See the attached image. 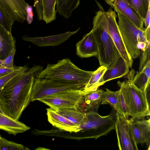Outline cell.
<instances>
[{
    "label": "cell",
    "mask_w": 150,
    "mask_h": 150,
    "mask_svg": "<svg viewBox=\"0 0 150 150\" xmlns=\"http://www.w3.org/2000/svg\"><path fill=\"white\" fill-rule=\"evenodd\" d=\"M43 69L40 65L28 66L4 86L0 95V108L5 114L18 120L30 101L36 76Z\"/></svg>",
    "instance_id": "obj_1"
},
{
    "label": "cell",
    "mask_w": 150,
    "mask_h": 150,
    "mask_svg": "<svg viewBox=\"0 0 150 150\" xmlns=\"http://www.w3.org/2000/svg\"><path fill=\"white\" fill-rule=\"evenodd\" d=\"M96 2L100 9L96 13L93 18V27L90 32L97 45L100 65L108 68L120 55L108 31L106 12Z\"/></svg>",
    "instance_id": "obj_2"
},
{
    "label": "cell",
    "mask_w": 150,
    "mask_h": 150,
    "mask_svg": "<svg viewBox=\"0 0 150 150\" xmlns=\"http://www.w3.org/2000/svg\"><path fill=\"white\" fill-rule=\"evenodd\" d=\"M93 71L80 69L67 58L59 60L55 64H48L46 68L36 77L79 84L85 87Z\"/></svg>",
    "instance_id": "obj_3"
},
{
    "label": "cell",
    "mask_w": 150,
    "mask_h": 150,
    "mask_svg": "<svg viewBox=\"0 0 150 150\" xmlns=\"http://www.w3.org/2000/svg\"><path fill=\"white\" fill-rule=\"evenodd\" d=\"M107 4L117 14L118 28L127 52L132 59L137 58L140 54V50L145 49L150 44L146 39L144 30L138 28L114 5Z\"/></svg>",
    "instance_id": "obj_4"
},
{
    "label": "cell",
    "mask_w": 150,
    "mask_h": 150,
    "mask_svg": "<svg viewBox=\"0 0 150 150\" xmlns=\"http://www.w3.org/2000/svg\"><path fill=\"white\" fill-rule=\"evenodd\" d=\"M135 74L132 69L127 74V80L118 81L117 84L127 106L129 116L134 120L144 119L150 115L149 105L144 92L137 88L133 80Z\"/></svg>",
    "instance_id": "obj_5"
},
{
    "label": "cell",
    "mask_w": 150,
    "mask_h": 150,
    "mask_svg": "<svg viewBox=\"0 0 150 150\" xmlns=\"http://www.w3.org/2000/svg\"><path fill=\"white\" fill-rule=\"evenodd\" d=\"M115 120L112 115L103 116L94 111L86 112L85 117L79 126L80 131L85 133L82 138L96 139L106 135L115 129Z\"/></svg>",
    "instance_id": "obj_6"
},
{
    "label": "cell",
    "mask_w": 150,
    "mask_h": 150,
    "mask_svg": "<svg viewBox=\"0 0 150 150\" xmlns=\"http://www.w3.org/2000/svg\"><path fill=\"white\" fill-rule=\"evenodd\" d=\"M84 87L79 84L36 77L33 86L30 101L39 100L48 96L62 92L83 90Z\"/></svg>",
    "instance_id": "obj_7"
},
{
    "label": "cell",
    "mask_w": 150,
    "mask_h": 150,
    "mask_svg": "<svg viewBox=\"0 0 150 150\" xmlns=\"http://www.w3.org/2000/svg\"><path fill=\"white\" fill-rule=\"evenodd\" d=\"M82 90L69 91L52 94L40 99L39 101L54 110L60 108L73 107L83 110L84 95L82 93Z\"/></svg>",
    "instance_id": "obj_8"
},
{
    "label": "cell",
    "mask_w": 150,
    "mask_h": 150,
    "mask_svg": "<svg viewBox=\"0 0 150 150\" xmlns=\"http://www.w3.org/2000/svg\"><path fill=\"white\" fill-rule=\"evenodd\" d=\"M115 120L118 145L120 150H138L134 140L130 119L125 118L117 112Z\"/></svg>",
    "instance_id": "obj_9"
},
{
    "label": "cell",
    "mask_w": 150,
    "mask_h": 150,
    "mask_svg": "<svg viewBox=\"0 0 150 150\" xmlns=\"http://www.w3.org/2000/svg\"><path fill=\"white\" fill-rule=\"evenodd\" d=\"M107 30L120 55L123 58L129 68H131L133 60L125 46L116 21L117 16L115 11L110 8L106 11Z\"/></svg>",
    "instance_id": "obj_10"
},
{
    "label": "cell",
    "mask_w": 150,
    "mask_h": 150,
    "mask_svg": "<svg viewBox=\"0 0 150 150\" xmlns=\"http://www.w3.org/2000/svg\"><path fill=\"white\" fill-rule=\"evenodd\" d=\"M0 4L14 22L23 23L27 19L29 6L24 0H0Z\"/></svg>",
    "instance_id": "obj_11"
},
{
    "label": "cell",
    "mask_w": 150,
    "mask_h": 150,
    "mask_svg": "<svg viewBox=\"0 0 150 150\" xmlns=\"http://www.w3.org/2000/svg\"><path fill=\"white\" fill-rule=\"evenodd\" d=\"M80 29V28H79L74 31H68L58 35L45 37H32L23 35L22 38L24 40L31 42L39 47L54 46L63 43Z\"/></svg>",
    "instance_id": "obj_12"
},
{
    "label": "cell",
    "mask_w": 150,
    "mask_h": 150,
    "mask_svg": "<svg viewBox=\"0 0 150 150\" xmlns=\"http://www.w3.org/2000/svg\"><path fill=\"white\" fill-rule=\"evenodd\" d=\"M133 136L137 144L146 143L148 148L150 145V119L134 120L130 119Z\"/></svg>",
    "instance_id": "obj_13"
},
{
    "label": "cell",
    "mask_w": 150,
    "mask_h": 150,
    "mask_svg": "<svg viewBox=\"0 0 150 150\" xmlns=\"http://www.w3.org/2000/svg\"><path fill=\"white\" fill-rule=\"evenodd\" d=\"M46 110L48 120L53 126L70 133L80 131L79 126L76 125L54 110L51 108H47Z\"/></svg>",
    "instance_id": "obj_14"
},
{
    "label": "cell",
    "mask_w": 150,
    "mask_h": 150,
    "mask_svg": "<svg viewBox=\"0 0 150 150\" xmlns=\"http://www.w3.org/2000/svg\"><path fill=\"white\" fill-rule=\"evenodd\" d=\"M76 53L81 58L97 56L98 50L96 43L90 31L76 44Z\"/></svg>",
    "instance_id": "obj_15"
},
{
    "label": "cell",
    "mask_w": 150,
    "mask_h": 150,
    "mask_svg": "<svg viewBox=\"0 0 150 150\" xmlns=\"http://www.w3.org/2000/svg\"><path fill=\"white\" fill-rule=\"evenodd\" d=\"M129 67L120 55L107 69L103 77L104 83L112 80L122 77L129 72Z\"/></svg>",
    "instance_id": "obj_16"
},
{
    "label": "cell",
    "mask_w": 150,
    "mask_h": 150,
    "mask_svg": "<svg viewBox=\"0 0 150 150\" xmlns=\"http://www.w3.org/2000/svg\"><path fill=\"white\" fill-rule=\"evenodd\" d=\"M30 127L18 120H16L5 114L0 112V129L16 135L30 129Z\"/></svg>",
    "instance_id": "obj_17"
},
{
    "label": "cell",
    "mask_w": 150,
    "mask_h": 150,
    "mask_svg": "<svg viewBox=\"0 0 150 150\" xmlns=\"http://www.w3.org/2000/svg\"><path fill=\"white\" fill-rule=\"evenodd\" d=\"M14 48H15V41L11 33L0 24V59L6 58Z\"/></svg>",
    "instance_id": "obj_18"
},
{
    "label": "cell",
    "mask_w": 150,
    "mask_h": 150,
    "mask_svg": "<svg viewBox=\"0 0 150 150\" xmlns=\"http://www.w3.org/2000/svg\"><path fill=\"white\" fill-rule=\"evenodd\" d=\"M104 91L98 89L88 93L84 95L83 110L85 112L89 111L98 112L99 105L101 104Z\"/></svg>",
    "instance_id": "obj_19"
},
{
    "label": "cell",
    "mask_w": 150,
    "mask_h": 150,
    "mask_svg": "<svg viewBox=\"0 0 150 150\" xmlns=\"http://www.w3.org/2000/svg\"><path fill=\"white\" fill-rule=\"evenodd\" d=\"M61 115L80 126L86 117V112L81 108L76 107L60 108L54 110Z\"/></svg>",
    "instance_id": "obj_20"
},
{
    "label": "cell",
    "mask_w": 150,
    "mask_h": 150,
    "mask_svg": "<svg viewBox=\"0 0 150 150\" xmlns=\"http://www.w3.org/2000/svg\"><path fill=\"white\" fill-rule=\"evenodd\" d=\"M107 68L105 66H100L93 71L88 83L82 90V92L83 95L90 92L98 89L99 86L104 83L103 80V77Z\"/></svg>",
    "instance_id": "obj_21"
},
{
    "label": "cell",
    "mask_w": 150,
    "mask_h": 150,
    "mask_svg": "<svg viewBox=\"0 0 150 150\" xmlns=\"http://www.w3.org/2000/svg\"><path fill=\"white\" fill-rule=\"evenodd\" d=\"M80 2V0H56L57 12L64 18L68 19Z\"/></svg>",
    "instance_id": "obj_22"
},
{
    "label": "cell",
    "mask_w": 150,
    "mask_h": 150,
    "mask_svg": "<svg viewBox=\"0 0 150 150\" xmlns=\"http://www.w3.org/2000/svg\"><path fill=\"white\" fill-rule=\"evenodd\" d=\"M150 62L141 71H137L133 80L134 85L144 92L148 83L150 82Z\"/></svg>",
    "instance_id": "obj_23"
},
{
    "label": "cell",
    "mask_w": 150,
    "mask_h": 150,
    "mask_svg": "<svg viewBox=\"0 0 150 150\" xmlns=\"http://www.w3.org/2000/svg\"><path fill=\"white\" fill-rule=\"evenodd\" d=\"M43 19L47 24L56 20V0H42Z\"/></svg>",
    "instance_id": "obj_24"
},
{
    "label": "cell",
    "mask_w": 150,
    "mask_h": 150,
    "mask_svg": "<svg viewBox=\"0 0 150 150\" xmlns=\"http://www.w3.org/2000/svg\"><path fill=\"white\" fill-rule=\"evenodd\" d=\"M127 1L129 5L136 11L144 22L150 7V0H127Z\"/></svg>",
    "instance_id": "obj_25"
},
{
    "label": "cell",
    "mask_w": 150,
    "mask_h": 150,
    "mask_svg": "<svg viewBox=\"0 0 150 150\" xmlns=\"http://www.w3.org/2000/svg\"><path fill=\"white\" fill-rule=\"evenodd\" d=\"M105 89L106 91H104L101 104L110 105L118 113L123 116L119 107L118 98L119 91H112L107 88H106Z\"/></svg>",
    "instance_id": "obj_26"
},
{
    "label": "cell",
    "mask_w": 150,
    "mask_h": 150,
    "mask_svg": "<svg viewBox=\"0 0 150 150\" xmlns=\"http://www.w3.org/2000/svg\"><path fill=\"white\" fill-rule=\"evenodd\" d=\"M29 149L22 144L8 141L2 138L0 139V150H28Z\"/></svg>",
    "instance_id": "obj_27"
},
{
    "label": "cell",
    "mask_w": 150,
    "mask_h": 150,
    "mask_svg": "<svg viewBox=\"0 0 150 150\" xmlns=\"http://www.w3.org/2000/svg\"><path fill=\"white\" fill-rule=\"evenodd\" d=\"M14 22L0 4V24L7 30L11 32Z\"/></svg>",
    "instance_id": "obj_28"
},
{
    "label": "cell",
    "mask_w": 150,
    "mask_h": 150,
    "mask_svg": "<svg viewBox=\"0 0 150 150\" xmlns=\"http://www.w3.org/2000/svg\"><path fill=\"white\" fill-rule=\"evenodd\" d=\"M27 66L25 65L23 67H18L14 70L0 77V95L1 91L6 83L12 78L26 69Z\"/></svg>",
    "instance_id": "obj_29"
},
{
    "label": "cell",
    "mask_w": 150,
    "mask_h": 150,
    "mask_svg": "<svg viewBox=\"0 0 150 150\" xmlns=\"http://www.w3.org/2000/svg\"><path fill=\"white\" fill-rule=\"evenodd\" d=\"M118 98L120 110L123 116L125 118L128 119V116H129L128 109L122 93L120 90H119Z\"/></svg>",
    "instance_id": "obj_30"
},
{
    "label": "cell",
    "mask_w": 150,
    "mask_h": 150,
    "mask_svg": "<svg viewBox=\"0 0 150 150\" xmlns=\"http://www.w3.org/2000/svg\"><path fill=\"white\" fill-rule=\"evenodd\" d=\"M150 45L145 49L142 50V54L140 60L139 71H141L144 67L150 62Z\"/></svg>",
    "instance_id": "obj_31"
},
{
    "label": "cell",
    "mask_w": 150,
    "mask_h": 150,
    "mask_svg": "<svg viewBox=\"0 0 150 150\" xmlns=\"http://www.w3.org/2000/svg\"><path fill=\"white\" fill-rule=\"evenodd\" d=\"M16 51L15 48H13L6 58L3 60L0 59V64L4 67L14 69L15 67L13 66V61Z\"/></svg>",
    "instance_id": "obj_32"
},
{
    "label": "cell",
    "mask_w": 150,
    "mask_h": 150,
    "mask_svg": "<svg viewBox=\"0 0 150 150\" xmlns=\"http://www.w3.org/2000/svg\"><path fill=\"white\" fill-rule=\"evenodd\" d=\"M105 0L107 3H109L114 5L122 12H123L125 9L129 5L127 0Z\"/></svg>",
    "instance_id": "obj_33"
},
{
    "label": "cell",
    "mask_w": 150,
    "mask_h": 150,
    "mask_svg": "<svg viewBox=\"0 0 150 150\" xmlns=\"http://www.w3.org/2000/svg\"><path fill=\"white\" fill-rule=\"evenodd\" d=\"M17 67H15L14 69H10L5 67L0 68V77L14 70L17 68Z\"/></svg>",
    "instance_id": "obj_34"
},
{
    "label": "cell",
    "mask_w": 150,
    "mask_h": 150,
    "mask_svg": "<svg viewBox=\"0 0 150 150\" xmlns=\"http://www.w3.org/2000/svg\"><path fill=\"white\" fill-rule=\"evenodd\" d=\"M150 7L148 8L146 17L144 21V23L145 27V29H147L150 28Z\"/></svg>",
    "instance_id": "obj_35"
},
{
    "label": "cell",
    "mask_w": 150,
    "mask_h": 150,
    "mask_svg": "<svg viewBox=\"0 0 150 150\" xmlns=\"http://www.w3.org/2000/svg\"><path fill=\"white\" fill-rule=\"evenodd\" d=\"M150 82L148 83L144 91L145 95L147 102L149 105L150 102Z\"/></svg>",
    "instance_id": "obj_36"
},
{
    "label": "cell",
    "mask_w": 150,
    "mask_h": 150,
    "mask_svg": "<svg viewBox=\"0 0 150 150\" xmlns=\"http://www.w3.org/2000/svg\"><path fill=\"white\" fill-rule=\"evenodd\" d=\"M0 112H1L2 113L5 114L1 110V109L0 108Z\"/></svg>",
    "instance_id": "obj_37"
},
{
    "label": "cell",
    "mask_w": 150,
    "mask_h": 150,
    "mask_svg": "<svg viewBox=\"0 0 150 150\" xmlns=\"http://www.w3.org/2000/svg\"><path fill=\"white\" fill-rule=\"evenodd\" d=\"M2 67H4L3 66H2L1 64H0V68Z\"/></svg>",
    "instance_id": "obj_38"
},
{
    "label": "cell",
    "mask_w": 150,
    "mask_h": 150,
    "mask_svg": "<svg viewBox=\"0 0 150 150\" xmlns=\"http://www.w3.org/2000/svg\"><path fill=\"white\" fill-rule=\"evenodd\" d=\"M1 138H2V137H1V136L0 135V139H1Z\"/></svg>",
    "instance_id": "obj_39"
}]
</instances>
